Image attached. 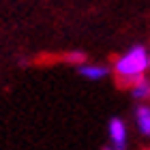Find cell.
<instances>
[{"label": "cell", "instance_id": "6da1fadb", "mask_svg": "<svg viewBox=\"0 0 150 150\" xmlns=\"http://www.w3.org/2000/svg\"><path fill=\"white\" fill-rule=\"evenodd\" d=\"M148 67V54L144 45H135L129 50L118 62H114V77H133V75H144Z\"/></svg>", "mask_w": 150, "mask_h": 150}, {"label": "cell", "instance_id": "7a4b0ae2", "mask_svg": "<svg viewBox=\"0 0 150 150\" xmlns=\"http://www.w3.org/2000/svg\"><path fill=\"white\" fill-rule=\"evenodd\" d=\"M110 137L114 142V150H127V125L118 116L110 120Z\"/></svg>", "mask_w": 150, "mask_h": 150}, {"label": "cell", "instance_id": "3957f363", "mask_svg": "<svg viewBox=\"0 0 150 150\" xmlns=\"http://www.w3.org/2000/svg\"><path fill=\"white\" fill-rule=\"evenodd\" d=\"M135 122H137L139 133L150 137V107L137 105V110H135Z\"/></svg>", "mask_w": 150, "mask_h": 150}, {"label": "cell", "instance_id": "277c9868", "mask_svg": "<svg viewBox=\"0 0 150 150\" xmlns=\"http://www.w3.org/2000/svg\"><path fill=\"white\" fill-rule=\"evenodd\" d=\"M79 75H84L88 79H101L107 75V67H99V64H84L79 67Z\"/></svg>", "mask_w": 150, "mask_h": 150}, {"label": "cell", "instance_id": "5b68a950", "mask_svg": "<svg viewBox=\"0 0 150 150\" xmlns=\"http://www.w3.org/2000/svg\"><path fill=\"white\" fill-rule=\"evenodd\" d=\"M86 60H88V56H86L84 52H67V54H62V62H67V64L84 67Z\"/></svg>", "mask_w": 150, "mask_h": 150}, {"label": "cell", "instance_id": "8992f818", "mask_svg": "<svg viewBox=\"0 0 150 150\" xmlns=\"http://www.w3.org/2000/svg\"><path fill=\"white\" fill-rule=\"evenodd\" d=\"M62 62V54H41L32 60V64H56Z\"/></svg>", "mask_w": 150, "mask_h": 150}, {"label": "cell", "instance_id": "52a82bcc", "mask_svg": "<svg viewBox=\"0 0 150 150\" xmlns=\"http://www.w3.org/2000/svg\"><path fill=\"white\" fill-rule=\"evenodd\" d=\"M133 97L137 99V101H144V99H150V81L148 79H144L142 84L137 86V88H133Z\"/></svg>", "mask_w": 150, "mask_h": 150}, {"label": "cell", "instance_id": "ba28073f", "mask_svg": "<svg viewBox=\"0 0 150 150\" xmlns=\"http://www.w3.org/2000/svg\"><path fill=\"white\" fill-rule=\"evenodd\" d=\"M101 150H114V148H101Z\"/></svg>", "mask_w": 150, "mask_h": 150}, {"label": "cell", "instance_id": "9c48e42d", "mask_svg": "<svg viewBox=\"0 0 150 150\" xmlns=\"http://www.w3.org/2000/svg\"><path fill=\"white\" fill-rule=\"evenodd\" d=\"M148 67H150V56H148Z\"/></svg>", "mask_w": 150, "mask_h": 150}, {"label": "cell", "instance_id": "30bf717a", "mask_svg": "<svg viewBox=\"0 0 150 150\" xmlns=\"http://www.w3.org/2000/svg\"><path fill=\"white\" fill-rule=\"evenodd\" d=\"M142 150H150V148H142Z\"/></svg>", "mask_w": 150, "mask_h": 150}]
</instances>
